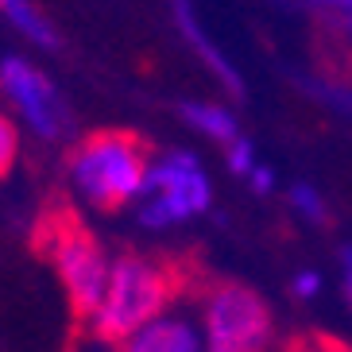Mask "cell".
<instances>
[{
    "label": "cell",
    "instance_id": "7a4b0ae2",
    "mask_svg": "<svg viewBox=\"0 0 352 352\" xmlns=\"http://www.w3.org/2000/svg\"><path fill=\"white\" fill-rule=\"evenodd\" d=\"M178 294H182V271H175L170 263H159L151 256H132V252L113 259L104 298L89 318L94 337L113 344L124 341L128 333H135L140 325L170 310V302Z\"/></svg>",
    "mask_w": 352,
    "mask_h": 352
},
{
    "label": "cell",
    "instance_id": "3957f363",
    "mask_svg": "<svg viewBox=\"0 0 352 352\" xmlns=\"http://www.w3.org/2000/svg\"><path fill=\"white\" fill-rule=\"evenodd\" d=\"M43 248H47L54 271H58V283H63L66 298H70V310L78 318H94L104 298V287H109V271H113L101 240L74 213H63V217L47 221Z\"/></svg>",
    "mask_w": 352,
    "mask_h": 352
},
{
    "label": "cell",
    "instance_id": "8fae6325",
    "mask_svg": "<svg viewBox=\"0 0 352 352\" xmlns=\"http://www.w3.org/2000/svg\"><path fill=\"white\" fill-rule=\"evenodd\" d=\"M290 206L298 209L306 221H314V225H325L329 221V209H325V201H321V194L314 186H306V182H298V186H290Z\"/></svg>",
    "mask_w": 352,
    "mask_h": 352
},
{
    "label": "cell",
    "instance_id": "30bf717a",
    "mask_svg": "<svg viewBox=\"0 0 352 352\" xmlns=\"http://www.w3.org/2000/svg\"><path fill=\"white\" fill-rule=\"evenodd\" d=\"M0 12H4L28 39L39 43V47H54V43H58L51 32V23L43 20L39 12H35V4H28V0H0Z\"/></svg>",
    "mask_w": 352,
    "mask_h": 352
},
{
    "label": "cell",
    "instance_id": "9c48e42d",
    "mask_svg": "<svg viewBox=\"0 0 352 352\" xmlns=\"http://www.w3.org/2000/svg\"><path fill=\"white\" fill-rule=\"evenodd\" d=\"M178 23H182V32H186V39L194 43V51L201 54V58H206L209 63V70L217 74L221 82L228 85V89H232V94H240V89H244V85H240V78H236V70H232V66H228V58L225 54L217 51V47H213V43L206 39V32H201V23L194 20V12L186 8V0H178Z\"/></svg>",
    "mask_w": 352,
    "mask_h": 352
},
{
    "label": "cell",
    "instance_id": "d6986e66",
    "mask_svg": "<svg viewBox=\"0 0 352 352\" xmlns=\"http://www.w3.org/2000/svg\"><path fill=\"white\" fill-rule=\"evenodd\" d=\"M344 20H349V28H352V16H344Z\"/></svg>",
    "mask_w": 352,
    "mask_h": 352
},
{
    "label": "cell",
    "instance_id": "277c9868",
    "mask_svg": "<svg viewBox=\"0 0 352 352\" xmlns=\"http://www.w3.org/2000/svg\"><path fill=\"white\" fill-rule=\"evenodd\" d=\"M206 352H271V306L244 283H213L201 298Z\"/></svg>",
    "mask_w": 352,
    "mask_h": 352
},
{
    "label": "cell",
    "instance_id": "7c38bea8",
    "mask_svg": "<svg viewBox=\"0 0 352 352\" xmlns=\"http://www.w3.org/2000/svg\"><path fill=\"white\" fill-rule=\"evenodd\" d=\"M225 155H228V170H232V175L248 178L252 170H256V151H252V140H244V135H240L236 144L225 147Z\"/></svg>",
    "mask_w": 352,
    "mask_h": 352
},
{
    "label": "cell",
    "instance_id": "5b68a950",
    "mask_svg": "<svg viewBox=\"0 0 352 352\" xmlns=\"http://www.w3.org/2000/svg\"><path fill=\"white\" fill-rule=\"evenodd\" d=\"M140 197H144L140 201V221L147 228H166L206 213L213 190H209V178L194 155L170 151L166 159L151 163V175H147V186Z\"/></svg>",
    "mask_w": 352,
    "mask_h": 352
},
{
    "label": "cell",
    "instance_id": "4fadbf2b",
    "mask_svg": "<svg viewBox=\"0 0 352 352\" xmlns=\"http://www.w3.org/2000/svg\"><path fill=\"white\" fill-rule=\"evenodd\" d=\"M16 151H20V135H16V124H12L4 113H0V178L12 170V163H16Z\"/></svg>",
    "mask_w": 352,
    "mask_h": 352
},
{
    "label": "cell",
    "instance_id": "ba28073f",
    "mask_svg": "<svg viewBox=\"0 0 352 352\" xmlns=\"http://www.w3.org/2000/svg\"><path fill=\"white\" fill-rule=\"evenodd\" d=\"M178 113L190 120V128H197L201 135H209V140H217V144H225V147L240 140V128H236V120H232V113L221 109V104H213V101H182Z\"/></svg>",
    "mask_w": 352,
    "mask_h": 352
},
{
    "label": "cell",
    "instance_id": "2e32d148",
    "mask_svg": "<svg viewBox=\"0 0 352 352\" xmlns=\"http://www.w3.org/2000/svg\"><path fill=\"white\" fill-rule=\"evenodd\" d=\"M341 279H344V298H349V306H352V244L341 248Z\"/></svg>",
    "mask_w": 352,
    "mask_h": 352
},
{
    "label": "cell",
    "instance_id": "5bb4252c",
    "mask_svg": "<svg viewBox=\"0 0 352 352\" xmlns=\"http://www.w3.org/2000/svg\"><path fill=\"white\" fill-rule=\"evenodd\" d=\"M283 352H352V349L333 341V337H321V333H306V337H294Z\"/></svg>",
    "mask_w": 352,
    "mask_h": 352
},
{
    "label": "cell",
    "instance_id": "ac0fdd59",
    "mask_svg": "<svg viewBox=\"0 0 352 352\" xmlns=\"http://www.w3.org/2000/svg\"><path fill=\"white\" fill-rule=\"evenodd\" d=\"M318 8L341 12V16H352V0H318Z\"/></svg>",
    "mask_w": 352,
    "mask_h": 352
},
{
    "label": "cell",
    "instance_id": "9a60e30c",
    "mask_svg": "<svg viewBox=\"0 0 352 352\" xmlns=\"http://www.w3.org/2000/svg\"><path fill=\"white\" fill-rule=\"evenodd\" d=\"M290 290H294V298H314V294L321 290L318 271H298V275H294V283H290Z\"/></svg>",
    "mask_w": 352,
    "mask_h": 352
},
{
    "label": "cell",
    "instance_id": "6da1fadb",
    "mask_svg": "<svg viewBox=\"0 0 352 352\" xmlns=\"http://www.w3.org/2000/svg\"><path fill=\"white\" fill-rule=\"evenodd\" d=\"M66 170H70V186L85 206L116 213L144 194L151 175V144L124 128L89 132L70 147Z\"/></svg>",
    "mask_w": 352,
    "mask_h": 352
},
{
    "label": "cell",
    "instance_id": "8992f818",
    "mask_svg": "<svg viewBox=\"0 0 352 352\" xmlns=\"http://www.w3.org/2000/svg\"><path fill=\"white\" fill-rule=\"evenodd\" d=\"M0 94L39 140H63L70 132L74 116L66 109V101L58 97L51 78L35 70L32 63H23L16 54L0 58Z\"/></svg>",
    "mask_w": 352,
    "mask_h": 352
},
{
    "label": "cell",
    "instance_id": "e0dca14e",
    "mask_svg": "<svg viewBox=\"0 0 352 352\" xmlns=\"http://www.w3.org/2000/svg\"><path fill=\"white\" fill-rule=\"evenodd\" d=\"M248 178H252V186H256L259 194H271V186H275V178H271L267 166H256V170H252Z\"/></svg>",
    "mask_w": 352,
    "mask_h": 352
},
{
    "label": "cell",
    "instance_id": "52a82bcc",
    "mask_svg": "<svg viewBox=\"0 0 352 352\" xmlns=\"http://www.w3.org/2000/svg\"><path fill=\"white\" fill-rule=\"evenodd\" d=\"M116 352H206V337L194 318L178 310H166L116 341Z\"/></svg>",
    "mask_w": 352,
    "mask_h": 352
}]
</instances>
